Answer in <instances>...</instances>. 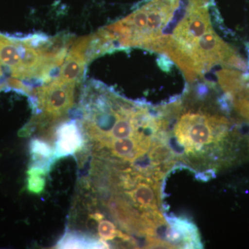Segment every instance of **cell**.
Here are the masks:
<instances>
[{
  "mask_svg": "<svg viewBox=\"0 0 249 249\" xmlns=\"http://www.w3.org/2000/svg\"><path fill=\"white\" fill-rule=\"evenodd\" d=\"M36 56V47L30 36L14 37L0 33V64L11 78L27 79Z\"/></svg>",
  "mask_w": 249,
  "mask_h": 249,
  "instance_id": "3957f363",
  "label": "cell"
},
{
  "mask_svg": "<svg viewBox=\"0 0 249 249\" xmlns=\"http://www.w3.org/2000/svg\"><path fill=\"white\" fill-rule=\"evenodd\" d=\"M4 88H6V87H5V85H2V84H0V91H1V90L4 89Z\"/></svg>",
  "mask_w": 249,
  "mask_h": 249,
  "instance_id": "9c48e42d",
  "label": "cell"
},
{
  "mask_svg": "<svg viewBox=\"0 0 249 249\" xmlns=\"http://www.w3.org/2000/svg\"><path fill=\"white\" fill-rule=\"evenodd\" d=\"M55 135L53 150L55 159L74 155L84 147L85 136L78 121L63 123L57 128Z\"/></svg>",
  "mask_w": 249,
  "mask_h": 249,
  "instance_id": "277c9868",
  "label": "cell"
},
{
  "mask_svg": "<svg viewBox=\"0 0 249 249\" xmlns=\"http://www.w3.org/2000/svg\"><path fill=\"white\" fill-rule=\"evenodd\" d=\"M30 168H38L48 172L51 165L55 160L54 150L48 142L35 139L30 144Z\"/></svg>",
  "mask_w": 249,
  "mask_h": 249,
  "instance_id": "5b68a950",
  "label": "cell"
},
{
  "mask_svg": "<svg viewBox=\"0 0 249 249\" xmlns=\"http://www.w3.org/2000/svg\"><path fill=\"white\" fill-rule=\"evenodd\" d=\"M56 248L60 249H109L104 241L93 238L74 231L67 232L59 241Z\"/></svg>",
  "mask_w": 249,
  "mask_h": 249,
  "instance_id": "8992f818",
  "label": "cell"
},
{
  "mask_svg": "<svg viewBox=\"0 0 249 249\" xmlns=\"http://www.w3.org/2000/svg\"><path fill=\"white\" fill-rule=\"evenodd\" d=\"M229 121L217 115L201 111H188L178 118L174 135L188 155H199L218 145L227 136Z\"/></svg>",
  "mask_w": 249,
  "mask_h": 249,
  "instance_id": "6da1fadb",
  "label": "cell"
},
{
  "mask_svg": "<svg viewBox=\"0 0 249 249\" xmlns=\"http://www.w3.org/2000/svg\"><path fill=\"white\" fill-rule=\"evenodd\" d=\"M4 67L0 64V84L5 85L6 88V80L5 78Z\"/></svg>",
  "mask_w": 249,
  "mask_h": 249,
  "instance_id": "ba28073f",
  "label": "cell"
},
{
  "mask_svg": "<svg viewBox=\"0 0 249 249\" xmlns=\"http://www.w3.org/2000/svg\"><path fill=\"white\" fill-rule=\"evenodd\" d=\"M76 87L55 76L33 90L29 96L32 100L33 109L39 119L34 124L55 122L71 110L74 105Z\"/></svg>",
  "mask_w": 249,
  "mask_h": 249,
  "instance_id": "7a4b0ae2",
  "label": "cell"
},
{
  "mask_svg": "<svg viewBox=\"0 0 249 249\" xmlns=\"http://www.w3.org/2000/svg\"><path fill=\"white\" fill-rule=\"evenodd\" d=\"M47 172L38 168H29L28 171L27 188L31 193H40L45 187L44 176Z\"/></svg>",
  "mask_w": 249,
  "mask_h": 249,
  "instance_id": "52a82bcc",
  "label": "cell"
}]
</instances>
